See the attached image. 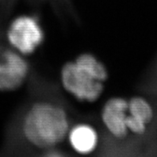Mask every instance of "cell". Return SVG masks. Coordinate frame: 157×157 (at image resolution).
Masks as SVG:
<instances>
[{"label": "cell", "mask_w": 157, "mask_h": 157, "mask_svg": "<svg viewBox=\"0 0 157 157\" xmlns=\"http://www.w3.org/2000/svg\"><path fill=\"white\" fill-rule=\"evenodd\" d=\"M30 72V65L19 52L10 48L0 56V91H14L22 86Z\"/></svg>", "instance_id": "cell-4"}, {"label": "cell", "mask_w": 157, "mask_h": 157, "mask_svg": "<svg viewBox=\"0 0 157 157\" xmlns=\"http://www.w3.org/2000/svg\"><path fill=\"white\" fill-rule=\"evenodd\" d=\"M128 112V100L120 97L108 99L101 112L105 133L116 139H124L128 136L129 134L126 125Z\"/></svg>", "instance_id": "cell-5"}, {"label": "cell", "mask_w": 157, "mask_h": 157, "mask_svg": "<svg viewBox=\"0 0 157 157\" xmlns=\"http://www.w3.org/2000/svg\"><path fill=\"white\" fill-rule=\"evenodd\" d=\"M6 12L0 10V56L5 49V47L3 45V19L5 15H6Z\"/></svg>", "instance_id": "cell-8"}, {"label": "cell", "mask_w": 157, "mask_h": 157, "mask_svg": "<svg viewBox=\"0 0 157 157\" xmlns=\"http://www.w3.org/2000/svg\"><path fill=\"white\" fill-rule=\"evenodd\" d=\"M27 101L9 121L0 155H44L68 136L72 128L71 109L57 86L38 76L32 77Z\"/></svg>", "instance_id": "cell-1"}, {"label": "cell", "mask_w": 157, "mask_h": 157, "mask_svg": "<svg viewBox=\"0 0 157 157\" xmlns=\"http://www.w3.org/2000/svg\"><path fill=\"white\" fill-rule=\"evenodd\" d=\"M61 79L64 88L80 101H95L103 91V82L94 79L75 62L64 64Z\"/></svg>", "instance_id": "cell-3"}, {"label": "cell", "mask_w": 157, "mask_h": 157, "mask_svg": "<svg viewBox=\"0 0 157 157\" xmlns=\"http://www.w3.org/2000/svg\"><path fill=\"white\" fill-rule=\"evenodd\" d=\"M9 44L20 54L30 55L44 43L45 34L39 17L25 15L17 17L6 32Z\"/></svg>", "instance_id": "cell-2"}, {"label": "cell", "mask_w": 157, "mask_h": 157, "mask_svg": "<svg viewBox=\"0 0 157 157\" xmlns=\"http://www.w3.org/2000/svg\"><path fill=\"white\" fill-rule=\"evenodd\" d=\"M67 137L73 150L80 154H87L94 151L99 142L96 131L86 124L72 126Z\"/></svg>", "instance_id": "cell-6"}, {"label": "cell", "mask_w": 157, "mask_h": 157, "mask_svg": "<svg viewBox=\"0 0 157 157\" xmlns=\"http://www.w3.org/2000/svg\"><path fill=\"white\" fill-rule=\"evenodd\" d=\"M75 63L95 80L103 82L108 78V72L106 67L92 54L83 53L79 55Z\"/></svg>", "instance_id": "cell-7"}]
</instances>
